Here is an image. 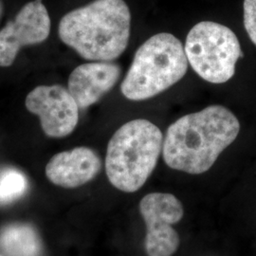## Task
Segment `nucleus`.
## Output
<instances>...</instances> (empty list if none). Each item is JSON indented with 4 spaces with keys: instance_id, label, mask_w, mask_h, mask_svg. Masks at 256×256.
I'll use <instances>...</instances> for the list:
<instances>
[{
    "instance_id": "423d86ee",
    "label": "nucleus",
    "mask_w": 256,
    "mask_h": 256,
    "mask_svg": "<svg viewBox=\"0 0 256 256\" xmlns=\"http://www.w3.org/2000/svg\"><path fill=\"white\" fill-rule=\"evenodd\" d=\"M140 212L146 225L147 256H173L180 239L172 225L183 218L182 202L172 194L151 192L140 202Z\"/></svg>"
},
{
    "instance_id": "9b49d317",
    "label": "nucleus",
    "mask_w": 256,
    "mask_h": 256,
    "mask_svg": "<svg viewBox=\"0 0 256 256\" xmlns=\"http://www.w3.org/2000/svg\"><path fill=\"white\" fill-rule=\"evenodd\" d=\"M0 248L8 256H39L41 243L32 226L12 224L0 230Z\"/></svg>"
},
{
    "instance_id": "7ed1b4c3",
    "label": "nucleus",
    "mask_w": 256,
    "mask_h": 256,
    "mask_svg": "<svg viewBox=\"0 0 256 256\" xmlns=\"http://www.w3.org/2000/svg\"><path fill=\"white\" fill-rule=\"evenodd\" d=\"M160 129L146 119L132 120L110 138L106 171L110 183L120 191L140 190L155 170L162 151Z\"/></svg>"
},
{
    "instance_id": "f03ea898",
    "label": "nucleus",
    "mask_w": 256,
    "mask_h": 256,
    "mask_svg": "<svg viewBox=\"0 0 256 256\" xmlns=\"http://www.w3.org/2000/svg\"><path fill=\"white\" fill-rule=\"evenodd\" d=\"M131 12L124 0H94L64 16L58 27L62 42L82 58L111 62L124 52Z\"/></svg>"
},
{
    "instance_id": "f8f14e48",
    "label": "nucleus",
    "mask_w": 256,
    "mask_h": 256,
    "mask_svg": "<svg viewBox=\"0 0 256 256\" xmlns=\"http://www.w3.org/2000/svg\"><path fill=\"white\" fill-rule=\"evenodd\" d=\"M28 188L26 176L14 168L0 172V204H9L18 200Z\"/></svg>"
},
{
    "instance_id": "9d476101",
    "label": "nucleus",
    "mask_w": 256,
    "mask_h": 256,
    "mask_svg": "<svg viewBox=\"0 0 256 256\" xmlns=\"http://www.w3.org/2000/svg\"><path fill=\"white\" fill-rule=\"evenodd\" d=\"M102 169L99 155L88 147H76L54 156L46 166V178L64 188H77L92 182Z\"/></svg>"
},
{
    "instance_id": "f257e3e1",
    "label": "nucleus",
    "mask_w": 256,
    "mask_h": 256,
    "mask_svg": "<svg viewBox=\"0 0 256 256\" xmlns=\"http://www.w3.org/2000/svg\"><path fill=\"white\" fill-rule=\"evenodd\" d=\"M240 124L227 108L214 104L176 120L166 131L164 162L188 174L207 172L238 138Z\"/></svg>"
},
{
    "instance_id": "6e6552de",
    "label": "nucleus",
    "mask_w": 256,
    "mask_h": 256,
    "mask_svg": "<svg viewBox=\"0 0 256 256\" xmlns=\"http://www.w3.org/2000/svg\"><path fill=\"white\" fill-rule=\"evenodd\" d=\"M50 32V18L42 0L28 2L0 30V66H12L23 46L44 42Z\"/></svg>"
},
{
    "instance_id": "39448f33",
    "label": "nucleus",
    "mask_w": 256,
    "mask_h": 256,
    "mask_svg": "<svg viewBox=\"0 0 256 256\" xmlns=\"http://www.w3.org/2000/svg\"><path fill=\"white\" fill-rule=\"evenodd\" d=\"M184 50L194 72L212 84L230 80L238 59L243 57L236 34L212 21H202L191 28Z\"/></svg>"
},
{
    "instance_id": "2eb2a0df",
    "label": "nucleus",
    "mask_w": 256,
    "mask_h": 256,
    "mask_svg": "<svg viewBox=\"0 0 256 256\" xmlns=\"http://www.w3.org/2000/svg\"></svg>"
},
{
    "instance_id": "20e7f679",
    "label": "nucleus",
    "mask_w": 256,
    "mask_h": 256,
    "mask_svg": "<svg viewBox=\"0 0 256 256\" xmlns=\"http://www.w3.org/2000/svg\"><path fill=\"white\" fill-rule=\"evenodd\" d=\"M188 66L180 40L172 34H158L138 48L120 92L130 101L148 100L180 82Z\"/></svg>"
},
{
    "instance_id": "1a4fd4ad",
    "label": "nucleus",
    "mask_w": 256,
    "mask_h": 256,
    "mask_svg": "<svg viewBox=\"0 0 256 256\" xmlns=\"http://www.w3.org/2000/svg\"><path fill=\"white\" fill-rule=\"evenodd\" d=\"M122 68L111 62H92L77 66L68 77V90L80 110L90 108L119 81Z\"/></svg>"
},
{
    "instance_id": "4468645a",
    "label": "nucleus",
    "mask_w": 256,
    "mask_h": 256,
    "mask_svg": "<svg viewBox=\"0 0 256 256\" xmlns=\"http://www.w3.org/2000/svg\"><path fill=\"white\" fill-rule=\"evenodd\" d=\"M2 14H3V2L0 0V19L2 16Z\"/></svg>"
},
{
    "instance_id": "0eeeda50",
    "label": "nucleus",
    "mask_w": 256,
    "mask_h": 256,
    "mask_svg": "<svg viewBox=\"0 0 256 256\" xmlns=\"http://www.w3.org/2000/svg\"><path fill=\"white\" fill-rule=\"evenodd\" d=\"M27 110L40 118L48 137L70 135L79 122V106L68 88L59 84L39 86L28 94Z\"/></svg>"
},
{
    "instance_id": "ddd939ff",
    "label": "nucleus",
    "mask_w": 256,
    "mask_h": 256,
    "mask_svg": "<svg viewBox=\"0 0 256 256\" xmlns=\"http://www.w3.org/2000/svg\"><path fill=\"white\" fill-rule=\"evenodd\" d=\"M244 26L248 36L256 46V0H244Z\"/></svg>"
}]
</instances>
